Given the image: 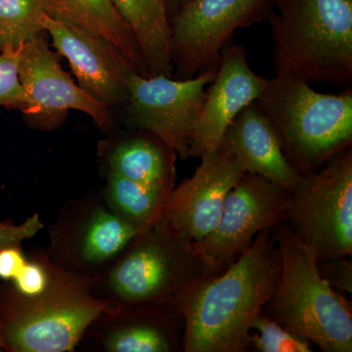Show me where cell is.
<instances>
[{
  "instance_id": "obj_1",
  "label": "cell",
  "mask_w": 352,
  "mask_h": 352,
  "mask_svg": "<svg viewBox=\"0 0 352 352\" xmlns=\"http://www.w3.org/2000/svg\"><path fill=\"white\" fill-rule=\"evenodd\" d=\"M281 258L272 229L261 231L221 274L197 284L176 305L185 352H242L252 322L276 291Z\"/></svg>"
},
{
  "instance_id": "obj_2",
  "label": "cell",
  "mask_w": 352,
  "mask_h": 352,
  "mask_svg": "<svg viewBox=\"0 0 352 352\" xmlns=\"http://www.w3.org/2000/svg\"><path fill=\"white\" fill-rule=\"evenodd\" d=\"M221 273L193 242L162 219L134 236L105 270L94 276L95 295L117 311L176 309L197 284Z\"/></svg>"
},
{
  "instance_id": "obj_3",
  "label": "cell",
  "mask_w": 352,
  "mask_h": 352,
  "mask_svg": "<svg viewBox=\"0 0 352 352\" xmlns=\"http://www.w3.org/2000/svg\"><path fill=\"white\" fill-rule=\"evenodd\" d=\"M47 288L21 295L11 282L0 285V332L6 351H72L95 320L117 312L95 295L94 276L65 270L48 258Z\"/></svg>"
},
{
  "instance_id": "obj_4",
  "label": "cell",
  "mask_w": 352,
  "mask_h": 352,
  "mask_svg": "<svg viewBox=\"0 0 352 352\" xmlns=\"http://www.w3.org/2000/svg\"><path fill=\"white\" fill-rule=\"evenodd\" d=\"M278 76L352 83V0H275L267 17Z\"/></svg>"
},
{
  "instance_id": "obj_5",
  "label": "cell",
  "mask_w": 352,
  "mask_h": 352,
  "mask_svg": "<svg viewBox=\"0 0 352 352\" xmlns=\"http://www.w3.org/2000/svg\"><path fill=\"white\" fill-rule=\"evenodd\" d=\"M272 234L281 274L263 314L322 351L351 352V302L321 277L316 252L288 224L275 227Z\"/></svg>"
},
{
  "instance_id": "obj_6",
  "label": "cell",
  "mask_w": 352,
  "mask_h": 352,
  "mask_svg": "<svg viewBox=\"0 0 352 352\" xmlns=\"http://www.w3.org/2000/svg\"><path fill=\"white\" fill-rule=\"evenodd\" d=\"M256 102L300 175L319 170L351 148V87L340 94H321L303 78L276 75Z\"/></svg>"
},
{
  "instance_id": "obj_7",
  "label": "cell",
  "mask_w": 352,
  "mask_h": 352,
  "mask_svg": "<svg viewBox=\"0 0 352 352\" xmlns=\"http://www.w3.org/2000/svg\"><path fill=\"white\" fill-rule=\"evenodd\" d=\"M285 223L316 252L318 261L352 254V150L300 175L292 190Z\"/></svg>"
},
{
  "instance_id": "obj_8",
  "label": "cell",
  "mask_w": 352,
  "mask_h": 352,
  "mask_svg": "<svg viewBox=\"0 0 352 352\" xmlns=\"http://www.w3.org/2000/svg\"><path fill=\"white\" fill-rule=\"evenodd\" d=\"M275 0H188L170 18L173 78L189 80L217 69L238 29L267 19Z\"/></svg>"
},
{
  "instance_id": "obj_9",
  "label": "cell",
  "mask_w": 352,
  "mask_h": 352,
  "mask_svg": "<svg viewBox=\"0 0 352 352\" xmlns=\"http://www.w3.org/2000/svg\"><path fill=\"white\" fill-rule=\"evenodd\" d=\"M217 69L183 80L164 76L146 78L132 72L127 80V124L151 132L186 161L208 85Z\"/></svg>"
},
{
  "instance_id": "obj_10",
  "label": "cell",
  "mask_w": 352,
  "mask_h": 352,
  "mask_svg": "<svg viewBox=\"0 0 352 352\" xmlns=\"http://www.w3.org/2000/svg\"><path fill=\"white\" fill-rule=\"evenodd\" d=\"M139 233L111 210L103 193L89 195L64 206L50 227L46 254L65 270L95 276Z\"/></svg>"
},
{
  "instance_id": "obj_11",
  "label": "cell",
  "mask_w": 352,
  "mask_h": 352,
  "mask_svg": "<svg viewBox=\"0 0 352 352\" xmlns=\"http://www.w3.org/2000/svg\"><path fill=\"white\" fill-rule=\"evenodd\" d=\"M292 194L263 176L244 173L227 194L217 226L198 243L208 263L223 272L261 231L288 220Z\"/></svg>"
},
{
  "instance_id": "obj_12",
  "label": "cell",
  "mask_w": 352,
  "mask_h": 352,
  "mask_svg": "<svg viewBox=\"0 0 352 352\" xmlns=\"http://www.w3.org/2000/svg\"><path fill=\"white\" fill-rule=\"evenodd\" d=\"M43 32L20 48L18 75L29 102L23 112L25 124L38 131H54L63 126L69 110H76L89 116L102 131H110L113 124L111 109L72 80Z\"/></svg>"
},
{
  "instance_id": "obj_13",
  "label": "cell",
  "mask_w": 352,
  "mask_h": 352,
  "mask_svg": "<svg viewBox=\"0 0 352 352\" xmlns=\"http://www.w3.org/2000/svg\"><path fill=\"white\" fill-rule=\"evenodd\" d=\"M41 27L58 53L68 60L80 89L109 109L126 103L127 80L134 69L116 46L46 14Z\"/></svg>"
},
{
  "instance_id": "obj_14",
  "label": "cell",
  "mask_w": 352,
  "mask_h": 352,
  "mask_svg": "<svg viewBox=\"0 0 352 352\" xmlns=\"http://www.w3.org/2000/svg\"><path fill=\"white\" fill-rule=\"evenodd\" d=\"M245 173L242 164L219 148L201 157L195 173L171 192L164 219L195 243L214 230L224 201Z\"/></svg>"
},
{
  "instance_id": "obj_15",
  "label": "cell",
  "mask_w": 352,
  "mask_h": 352,
  "mask_svg": "<svg viewBox=\"0 0 352 352\" xmlns=\"http://www.w3.org/2000/svg\"><path fill=\"white\" fill-rule=\"evenodd\" d=\"M270 80L256 75L239 44H226L214 80L208 85L190 157H201L219 147L227 127L249 104L258 100Z\"/></svg>"
},
{
  "instance_id": "obj_16",
  "label": "cell",
  "mask_w": 352,
  "mask_h": 352,
  "mask_svg": "<svg viewBox=\"0 0 352 352\" xmlns=\"http://www.w3.org/2000/svg\"><path fill=\"white\" fill-rule=\"evenodd\" d=\"M217 148L235 157L245 173L263 176L289 192L302 175L289 163L276 131L256 101L238 113Z\"/></svg>"
},
{
  "instance_id": "obj_17",
  "label": "cell",
  "mask_w": 352,
  "mask_h": 352,
  "mask_svg": "<svg viewBox=\"0 0 352 352\" xmlns=\"http://www.w3.org/2000/svg\"><path fill=\"white\" fill-rule=\"evenodd\" d=\"M96 321L104 325L100 344L105 351L170 352L182 346L178 325L184 322L175 309L117 311Z\"/></svg>"
},
{
  "instance_id": "obj_18",
  "label": "cell",
  "mask_w": 352,
  "mask_h": 352,
  "mask_svg": "<svg viewBox=\"0 0 352 352\" xmlns=\"http://www.w3.org/2000/svg\"><path fill=\"white\" fill-rule=\"evenodd\" d=\"M46 15L112 43L136 74L149 78L136 39L112 0H48Z\"/></svg>"
},
{
  "instance_id": "obj_19",
  "label": "cell",
  "mask_w": 352,
  "mask_h": 352,
  "mask_svg": "<svg viewBox=\"0 0 352 352\" xmlns=\"http://www.w3.org/2000/svg\"><path fill=\"white\" fill-rule=\"evenodd\" d=\"M118 141L107 155L108 173L171 193L176 153L151 132Z\"/></svg>"
},
{
  "instance_id": "obj_20",
  "label": "cell",
  "mask_w": 352,
  "mask_h": 352,
  "mask_svg": "<svg viewBox=\"0 0 352 352\" xmlns=\"http://www.w3.org/2000/svg\"><path fill=\"white\" fill-rule=\"evenodd\" d=\"M136 39L148 76L173 78L166 0H112Z\"/></svg>"
},
{
  "instance_id": "obj_21",
  "label": "cell",
  "mask_w": 352,
  "mask_h": 352,
  "mask_svg": "<svg viewBox=\"0 0 352 352\" xmlns=\"http://www.w3.org/2000/svg\"><path fill=\"white\" fill-rule=\"evenodd\" d=\"M170 194L113 173H108L103 192L111 210L139 232L148 230L163 219Z\"/></svg>"
},
{
  "instance_id": "obj_22",
  "label": "cell",
  "mask_w": 352,
  "mask_h": 352,
  "mask_svg": "<svg viewBox=\"0 0 352 352\" xmlns=\"http://www.w3.org/2000/svg\"><path fill=\"white\" fill-rule=\"evenodd\" d=\"M48 0H0V50L18 48L43 34Z\"/></svg>"
},
{
  "instance_id": "obj_23",
  "label": "cell",
  "mask_w": 352,
  "mask_h": 352,
  "mask_svg": "<svg viewBox=\"0 0 352 352\" xmlns=\"http://www.w3.org/2000/svg\"><path fill=\"white\" fill-rule=\"evenodd\" d=\"M259 352H311L308 340L295 335L261 312L252 322L249 347Z\"/></svg>"
},
{
  "instance_id": "obj_24",
  "label": "cell",
  "mask_w": 352,
  "mask_h": 352,
  "mask_svg": "<svg viewBox=\"0 0 352 352\" xmlns=\"http://www.w3.org/2000/svg\"><path fill=\"white\" fill-rule=\"evenodd\" d=\"M20 48L0 50V106L23 113L29 102L18 75Z\"/></svg>"
},
{
  "instance_id": "obj_25",
  "label": "cell",
  "mask_w": 352,
  "mask_h": 352,
  "mask_svg": "<svg viewBox=\"0 0 352 352\" xmlns=\"http://www.w3.org/2000/svg\"><path fill=\"white\" fill-rule=\"evenodd\" d=\"M48 256L43 251L32 252V256L11 283L21 295L34 296L43 293L50 283Z\"/></svg>"
},
{
  "instance_id": "obj_26",
  "label": "cell",
  "mask_w": 352,
  "mask_h": 352,
  "mask_svg": "<svg viewBox=\"0 0 352 352\" xmlns=\"http://www.w3.org/2000/svg\"><path fill=\"white\" fill-rule=\"evenodd\" d=\"M319 274L332 288L352 293V263L347 256H333L317 261Z\"/></svg>"
},
{
  "instance_id": "obj_27",
  "label": "cell",
  "mask_w": 352,
  "mask_h": 352,
  "mask_svg": "<svg viewBox=\"0 0 352 352\" xmlns=\"http://www.w3.org/2000/svg\"><path fill=\"white\" fill-rule=\"evenodd\" d=\"M43 228L38 214L28 217L19 226L12 222H0V250L7 247H21L23 241L34 237Z\"/></svg>"
},
{
  "instance_id": "obj_28",
  "label": "cell",
  "mask_w": 352,
  "mask_h": 352,
  "mask_svg": "<svg viewBox=\"0 0 352 352\" xmlns=\"http://www.w3.org/2000/svg\"><path fill=\"white\" fill-rule=\"evenodd\" d=\"M27 261L20 247H7L0 250V279L11 282L17 276Z\"/></svg>"
},
{
  "instance_id": "obj_29",
  "label": "cell",
  "mask_w": 352,
  "mask_h": 352,
  "mask_svg": "<svg viewBox=\"0 0 352 352\" xmlns=\"http://www.w3.org/2000/svg\"><path fill=\"white\" fill-rule=\"evenodd\" d=\"M0 351H6V342H4L3 338H2L1 332H0Z\"/></svg>"
},
{
  "instance_id": "obj_30",
  "label": "cell",
  "mask_w": 352,
  "mask_h": 352,
  "mask_svg": "<svg viewBox=\"0 0 352 352\" xmlns=\"http://www.w3.org/2000/svg\"><path fill=\"white\" fill-rule=\"evenodd\" d=\"M182 1H183V4H184V3H185V2L188 1V0H182Z\"/></svg>"
}]
</instances>
